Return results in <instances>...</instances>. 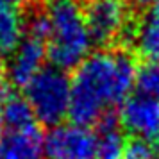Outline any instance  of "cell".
Listing matches in <instances>:
<instances>
[{"mask_svg": "<svg viewBox=\"0 0 159 159\" xmlns=\"http://www.w3.org/2000/svg\"><path fill=\"white\" fill-rule=\"evenodd\" d=\"M136 63L125 48L89 54L73 73L68 116L77 125H98L102 118L129 98L136 82Z\"/></svg>", "mask_w": 159, "mask_h": 159, "instance_id": "6da1fadb", "label": "cell"}, {"mask_svg": "<svg viewBox=\"0 0 159 159\" xmlns=\"http://www.w3.org/2000/svg\"><path fill=\"white\" fill-rule=\"evenodd\" d=\"M48 18L47 54L52 66L73 70L89 56L91 38L88 32L82 2L79 0H43Z\"/></svg>", "mask_w": 159, "mask_h": 159, "instance_id": "7a4b0ae2", "label": "cell"}, {"mask_svg": "<svg viewBox=\"0 0 159 159\" xmlns=\"http://www.w3.org/2000/svg\"><path fill=\"white\" fill-rule=\"evenodd\" d=\"M23 89L34 118L39 123L56 127L68 116L72 80L66 72L56 66H45Z\"/></svg>", "mask_w": 159, "mask_h": 159, "instance_id": "3957f363", "label": "cell"}, {"mask_svg": "<svg viewBox=\"0 0 159 159\" xmlns=\"http://www.w3.org/2000/svg\"><path fill=\"white\" fill-rule=\"evenodd\" d=\"M82 11L91 43L100 50L113 48L129 29L130 15L125 0H84Z\"/></svg>", "mask_w": 159, "mask_h": 159, "instance_id": "277c9868", "label": "cell"}, {"mask_svg": "<svg viewBox=\"0 0 159 159\" xmlns=\"http://www.w3.org/2000/svg\"><path fill=\"white\" fill-rule=\"evenodd\" d=\"M45 159H97V134L77 123H59L43 138Z\"/></svg>", "mask_w": 159, "mask_h": 159, "instance_id": "5b68a950", "label": "cell"}, {"mask_svg": "<svg viewBox=\"0 0 159 159\" xmlns=\"http://www.w3.org/2000/svg\"><path fill=\"white\" fill-rule=\"evenodd\" d=\"M47 57V43L43 39L23 34L22 41L11 52L9 63L6 65V75L13 86L25 88L45 68L43 63Z\"/></svg>", "mask_w": 159, "mask_h": 159, "instance_id": "8992f818", "label": "cell"}, {"mask_svg": "<svg viewBox=\"0 0 159 159\" xmlns=\"http://www.w3.org/2000/svg\"><path fill=\"white\" fill-rule=\"evenodd\" d=\"M120 123L134 138L147 141L159 138V102L141 93L130 95L122 104Z\"/></svg>", "mask_w": 159, "mask_h": 159, "instance_id": "52a82bcc", "label": "cell"}, {"mask_svg": "<svg viewBox=\"0 0 159 159\" xmlns=\"http://www.w3.org/2000/svg\"><path fill=\"white\" fill-rule=\"evenodd\" d=\"M43 134L36 123L0 132V159H45Z\"/></svg>", "mask_w": 159, "mask_h": 159, "instance_id": "ba28073f", "label": "cell"}, {"mask_svg": "<svg viewBox=\"0 0 159 159\" xmlns=\"http://www.w3.org/2000/svg\"><path fill=\"white\" fill-rule=\"evenodd\" d=\"M130 41L147 63H159V0L147 7L134 22Z\"/></svg>", "mask_w": 159, "mask_h": 159, "instance_id": "9c48e42d", "label": "cell"}, {"mask_svg": "<svg viewBox=\"0 0 159 159\" xmlns=\"http://www.w3.org/2000/svg\"><path fill=\"white\" fill-rule=\"evenodd\" d=\"M0 115L6 129H23L36 122L27 98L4 84L0 86Z\"/></svg>", "mask_w": 159, "mask_h": 159, "instance_id": "30bf717a", "label": "cell"}, {"mask_svg": "<svg viewBox=\"0 0 159 159\" xmlns=\"http://www.w3.org/2000/svg\"><path fill=\"white\" fill-rule=\"evenodd\" d=\"M127 141L120 130L116 113H109L98 122L97 132V159H123Z\"/></svg>", "mask_w": 159, "mask_h": 159, "instance_id": "8fae6325", "label": "cell"}, {"mask_svg": "<svg viewBox=\"0 0 159 159\" xmlns=\"http://www.w3.org/2000/svg\"><path fill=\"white\" fill-rule=\"evenodd\" d=\"M23 18L15 7L0 6V52H13L23 38Z\"/></svg>", "mask_w": 159, "mask_h": 159, "instance_id": "7c38bea8", "label": "cell"}, {"mask_svg": "<svg viewBox=\"0 0 159 159\" xmlns=\"http://www.w3.org/2000/svg\"><path fill=\"white\" fill-rule=\"evenodd\" d=\"M136 86L138 93L159 102V63H145L136 72Z\"/></svg>", "mask_w": 159, "mask_h": 159, "instance_id": "4fadbf2b", "label": "cell"}, {"mask_svg": "<svg viewBox=\"0 0 159 159\" xmlns=\"http://www.w3.org/2000/svg\"><path fill=\"white\" fill-rule=\"evenodd\" d=\"M123 159H159V152L150 141L132 138L130 141H127Z\"/></svg>", "mask_w": 159, "mask_h": 159, "instance_id": "5bb4252c", "label": "cell"}, {"mask_svg": "<svg viewBox=\"0 0 159 159\" xmlns=\"http://www.w3.org/2000/svg\"><path fill=\"white\" fill-rule=\"evenodd\" d=\"M129 2H130V6L136 9H147V7H150L152 4H156L157 0H129Z\"/></svg>", "mask_w": 159, "mask_h": 159, "instance_id": "9a60e30c", "label": "cell"}, {"mask_svg": "<svg viewBox=\"0 0 159 159\" xmlns=\"http://www.w3.org/2000/svg\"><path fill=\"white\" fill-rule=\"evenodd\" d=\"M4 75H6V63H4V54L0 52V86H2Z\"/></svg>", "mask_w": 159, "mask_h": 159, "instance_id": "2e32d148", "label": "cell"}, {"mask_svg": "<svg viewBox=\"0 0 159 159\" xmlns=\"http://www.w3.org/2000/svg\"><path fill=\"white\" fill-rule=\"evenodd\" d=\"M18 2L20 0H0V6H4V7H15Z\"/></svg>", "mask_w": 159, "mask_h": 159, "instance_id": "e0dca14e", "label": "cell"}, {"mask_svg": "<svg viewBox=\"0 0 159 159\" xmlns=\"http://www.w3.org/2000/svg\"><path fill=\"white\" fill-rule=\"evenodd\" d=\"M2 127H4V122H2V115H0V132H2Z\"/></svg>", "mask_w": 159, "mask_h": 159, "instance_id": "ac0fdd59", "label": "cell"}]
</instances>
